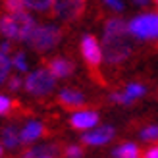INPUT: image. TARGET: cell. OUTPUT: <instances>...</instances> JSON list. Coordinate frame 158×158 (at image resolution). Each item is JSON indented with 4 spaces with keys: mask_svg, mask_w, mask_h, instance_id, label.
I'll list each match as a JSON object with an SVG mask.
<instances>
[{
    "mask_svg": "<svg viewBox=\"0 0 158 158\" xmlns=\"http://www.w3.org/2000/svg\"><path fill=\"white\" fill-rule=\"evenodd\" d=\"M129 25L120 18H110L104 23V35H102V54L106 64L118 66L123 64L131 56V39Z\"/></svg>",
    "mask_w": 158,
    "mask_h": 158,
    "instance_id": "obj_1",
    "label": "cell"
},
{
    "mask_svg": "<svg viewBox=\"0 0 158 158\" xmlns=\"http://www.w3.org/2000/svg\"><path fill=\"white\" fill-rule=\"evenodd\" d=\"M62 29L56 25H37V29L33 31V35L29 39V46L37 52H46L52 50L60 41H62Z\"/></svg>",
    "mask_w": 158,
    "mask_h": 158,
    "instance_id": "obj_2",
    "label": "cell"
},
{
    "mask_svg": "<svg viewBox=\"0 0 158 158\" xmlns=\"http://www.w3.org/2000/svg\"><path fill=\"white\" fill-rule=\"evenodd\" d=\"M79 50H81V56H83V60L87 62L89 69L93 72L94 79H97L98 83H104V81L100 79V73H98V68H100V64H102V56H104V54H102V46L98 44L97 37H94V35H85V37L81 39Z\"/></svg>",
    "mask_w": 158,
    "mask_h": 158,
    "instance_id": "obj_3",
    "label": "cell"
},
{
    "mask_svg": "<svg viewBox=\"0 0 158 158\" xmlns=\"http://www.w3.org/2000/svg\"><path fill=\"white\" fill-rule=\"evenodd\" d=\"M56 87V77H54L46 68L35 69L25 77V91L33 97H44Z\"/></svg>",
    "mask_w": 158,
    "mask_h": 158,
    "instance_id": "obj_4",
    "label": "cell"
},
{
    "mask_svg": "<svg viewBox=\"0 0 158 158\" xmlns=\"http://www.w3.org/2000/svg\"><path fill=\"white\" fill-rule=\"evenodd\" d=\"M87 0H52V15L66 23H73L83 18Z\"/></svg>",
    "mask_w": 158,
    "mask_h": 158,
    "instance_id": "obj_5",
    "label": "cell"
},
{
    "mask_svg": "<svg viewBox=\"0 0 158 158\" xmlns=\"http://www.w3.org/2000/svg\"><path fill=\"white\" fill-rule=\"evenodd\" d=\"M129 33L137 39H156L158 37V14H143L129 21Z\"/></svg>",
    "mask_w": 158,
    "mask_h": 158,
    "instance_id": "obj_6",
    "label": "cell"
},
{
    "mask_svg": "<svg viewBox=\"0 0 158 158\" xmlns=\"http://www.w3.org/2000/svg\"><path fill=\"white\" fill-rule=\"evenodd\" d=\"M114 135H116V131H114L112 125H100L97 129H91V131L83 133L81 141L89 147H100V145L110 143V141L114 139Z\"/></svg>",
    "mask_w": 158,
    "mask_h": 158,
    "instance_id": "obj_7",
    "label": "cell"
},
{
    "mask_svg": "<svg viewBox=\"0 0 158 158\" xmlns=\"http://www.w3.org/2000/svg\"><path fill=\"white\" fill-rule=\"evenodd\" d=\"M46 69L54 75V77H60V79H64V77H69L73 73V62L72 60H68V58H62V56H56V58H50V60H46Z\"/></svg>",
    "mask_w": 158,
    "mask_h": 158,
    "instance_id": "obj_8",
    "label": "cell"
},
{
    "mask_svg": "<svg viewBox=\"0 0 158 158\" xmlns=\"http://www.w3.org/2000/svg\"><path fill=\"white\" fill-rule=\"evenodd\" d=\"M14 19H15V25H18V41H29L31 35H33V31L37 29L35 19L31 18L27 12L14 14Z\"/></svg>",
    "mask_w": 158,
    "mask_h": 158,
    "instance_id": "obj_9",
    "label": "cell"
},
{
    "mask_svg": "<svg viewBox=\"0 0 158 158\" xmlns=\"http://www.w3.org/2000/svg\"><path fill=\"white\" fill-rule=\"evenodd\" d=\"M69 123H72L73 129H79V131L93 129L94 125L98 123V114H97V112H89V110L75 112L72 118H69Z\"/></svg>",
    "mask_w": 158,
    "mask_h": 158,
    "instance_id": "obj_10",
    "label": "cell"
},
{
    "mask_svg": "<svg viewBox=\"0 0 158 158\" xmlns=\"http://www.w3.org/2000/svg\"><path fill=\"white\" fill-rule=\"evenodd\" d=\"M58 102L66 110H75V108H81L85 104V98H83V94L75 89H62L60 94H58Z\"/></svg>",
    "mask_w": 158,
    "mask_h": 158,
    "instance_id": "obj_11",
    "label": "cell"
},
{
    "mask_svg": "<svg viewBox=\"0 0 158 158\" xmlns=\"http://www.w3.org/2000/svg\"><path fill=\"white\" fill-rule=\"evenodd\" d=\"M44 133V127L41 122H29L25 127L21 129V143H33V141H37L39 137H41Z\"/></svg>",
    "mask_w": 158,
    "mask_h": 158,
    "instance_id": "obj_12",
    "label": "cell"
},
{
    "mask_svg": "<svg viewBox=\"0 0 158 158\" xmlns=\"http://www.w3.org/2000/svg\"><path fill=\"white\" fill-rule=\"evenodd\" d=\"M112 156L114 158H143V152L135 143H122L120 147L114 148Z\"/></svg>",
    "mask_w": 158,
    "mask_h": 158,
    "instance_id": "obj_13",
    "label": "cell"
},
{
    "mask_svg": "<svg viewBox=\"0 0 158 158\" xmlns=\"http://www.w3.org/2000/svg\"><path fill=\"white\" fill-rule=\"evenodd\" d=\"M0 33L6 39H12V41H18V25H15L14 15H2L0 18Z\"/></svg>",
    "mask_w": 158,
    "mask_h": 158,
    "instance_id": "obj_14",
    "label": "cell"
},
{
    "mask_svg": "<svg viewBox=\"0 0 158 158\" xmlns=\"http://www.w3.org/2000/svg\"><path fill=\"white\" fill-rule=\"evenodd\" d=\"M0 139H2V145L6 148H15L19 143H21V135L18 133V129L14 125H8L0 131Z\"/></svg>",
    "mask_w": 158,
    "mask_h": 158,
    "instance_id": "obj_15",
    "label": "cell"
},
{
    "mask_svg": "<svg viewBox=\"0 0 158 158\" xmlns=\"http://www.w3.org/2000/svg\"><path fill=\"white\" fill-rule=\"evenodd\" d=\"M56 152H58V147H56V145H41V147H35V148H29V151H25L21 158H41V156H54Z\"/></svg>",
    "mask_w": 158,
    "mask_h": 158,
    "instance_id": "obj_16",
    "label": "cell"
},
{
    "mask_svg": "<svg viewBox=\"0 0 158 158\" xmlns=\"http://www.w3.org/2000/svg\"><path fill=\"white\" fill-rule=\"evenodd\" d=\"M27 4V8L35 12H41V14H48L52 12V0H23Z\"/></svg>",
    "mask_w": 158,
    "mask_h": 158,
    "instance_id": "obj_17",
    "label": "cell"
},
{
    "mask_svg": "<svg viewBox=\"0 0 158 158\" xmlns=\"http://www.w3.org/2000/svg\"><path fill=\"white\" fill-rule=\"evenodd\" d=\"M2 6H4L6 14H10V15L21 14V12H25V8H27V4L23 2V0H2Z\"/></svg>",
    "mask_w": 158,
    "mask_h": 158,
    "instance_id": "obj_18",
    "label": "cell"
},
{
    "mask_svg": "<svg viewBox=\"0 0 158 158\" xmlns=\"http://www.w3.org/2000/svg\"><path fill=\"white\" fill-rule=\"evenodd\" d=\"M139 137L145 143H156L158 141V125H147L145 129H141Z\"/></svg>",
    "mask_w": 158,
    "mask_h": 158,
    "instance_id": "obj_19",
    "label": "cell"
},
{
    "mask_svg": "<svg viewBox=\"0 0 158 158\" xmlns=\"http://www.w3.org/2000/svg\"><path fill=\"white\" fill-rule=\"evenodd\" d=\"M125 94H127V97L135 102L137 98H141V97H145V93H147V89L143 85H139V83H131V85H127L125 87V91H123Z\"/></svg>",
    "mask_w": 158,
    "mask_h": 158,
    "instance_id": "obj_20",
    "label": "cell"
},
{
    "mask_svg": "<svg viewBox=\"0 0 158 158\" xmlns=\"http://www.w3.org/2000/svg\"><path fill=\"white\" fill-rule=\"evenodd\" d=\"M10 66H12V60L8 58L4 52H0V83L6 81L8 73H10Z\"/></svg>",
    "mask_w": 158,
    "mask_h": 158,
    "instance_id": "obj_21",
    "label": "cell"
},
{
    "mask_svg": "<svg viewBox=\"0 0 158 158\" xmlns=\"http://www.w3.org/2000/svg\"><path fill=\"white\" fill-rule=\"evenodd\" d=\"M64 156L66 158H81L83 156V148L79 145H68L66 151H64Z\"/></svg>",
    "mask_w": 158,
    "mask_h": 158,
    "instance_id": "obj_22",
    "label": "cell"
},
{
    "mask_svg": "<svg viewBox=\"0 0 158 158\" xmlns=\"http://www.w3.org/2000/svg\"><path fill=\"white\" fill-rule=\"evenodd\" d=\"M12 64L19 69V72H27V64H25V54L23 52H18L12 56Z\"/></svg>",
    "mask_w": 158,
    "mask_h": 158,
    "instance_id": "obj_23",
    "label": "cell"
},
{
    "mask_svg": "<svg viewBox=\"0 0 158 158\" xmlns=\"http://www.w3.org/2000/svg\"><path fill=\"white\" fill-rule=\"evenodd\" d=\"M10 108H12V100L4 97V94H0V116L2 114H8L10 112Z\"/></svg>",
    "mask_w": 158,
    "mask_h": 158,
    "instance_id": "obj_24",
    "label": "cell"
},
{
    "mask_svg": "<svg viewBox=\"0 0 158 158\" xmlns=\"http://www.w3.org/2000/svg\"><path fill=\"white\" fill-rule=\"evenodd\" d=\"M102 2H104L108 8H112L114 12H122L123 10V2H122V0H102Z\"/></svg>",
    "mask_w": 158,
    "mask_h": 158,
    "instance_id": "obj_25",
    "label": "cell"
},
{
    "mask_svg": "<svg viewBox=\"0 0 158 158\" xmlns=\"http://www.w3.org/2000/svg\"><path fill=\"white\" fill-rule=\"evenodd\" d=\"M8 87H10L12 91H18L21 87V79L19 77H10V79H8Z\"/></svg>",
    "mask_w": 158,
    "mask_h": 158,
    "instance_id": "obj_26",
    "label": "cell"
},
{
    "mask_svg": "<svg viewBox=\"0 0 158 158\" xmlns=\"http://www.w3.org/2000/svg\"><path fill=\"white\" fill-rule=\"evenodd\" d=\"M143 158H158V145L147 148V151L143 152Z\"/></svg>",
    "mask_w": 158,
    "mask_h": 158,
    "instance_id": "obj_27",
    "label": "cell"
},
{
    "mask_svg": "<svg viewBox=\"0 0 158 158\" xmlns=\"http://www.w3.org/2000/svg\"><path fill=\"white\" fill-rule=\"evenodd\" d=\"M10 50H12V44L10 43H2V44H0V52H4L6 56L10 54Z\"/></svg>",
    "mask_w": 158,
    "mask_h": 158,
    "instance_id": "obj_28",
    "label": "cell"
},
{
    "mask_svg": "<svg viewBox=\"0 0 158 158\" xmlns=\"http://www.w3.org/2000/svg\"><path fill=\"white\" fill-rule=\"evenodd\" d=\"M133 2H135L137 6H147L148 2H151V0H133Z\"/></svg>",
    "mask_w": 158,
    "mask_h": 158,
    "instance_id": "obj_29",
    "label": "cell"
},
{
    "mask_svg": "<svg viewBox=\"0 0 158 158\" xmlns=\"http://www.w3.org/2000/svg\"><path fill=\"white\" fill-rule=\"evenodd\" d=\"M154 6H156V10H158V0H154Z\"/></svg>",
    "mask_w": 158,
    "mask_h": 158,
    "instance_id": "obj_30",
    "label": "cell"
},
{
    "mask_svg": "<svg viewBox=\"0 0 158 158\" xmlns=\"http://www.w3.org/2000/svg\"><path fill=\"white\" fill-rule=\"evenodd\" d=\"M0 158H2V147H0Z\"/></svg>",
    "mask_w": 158,
    "mask_h": 158,
    "instance_id": "obj_31",
    "label": "cell"
},
{
    "mask_svg": "<svg viewBox=\"0 0 158 158\" xmlns=\"http://www.w3.org/2000/svg\"><path fill=\"white\" fill-rule=\"evenodd\" d=\"M41 158H54V156H41Z\"/></svg>",
    "mask_w": 158,
    "mask_h": 158,
    "instance_id": "obj_32",
    "label": "cell"
}]
</instances>
